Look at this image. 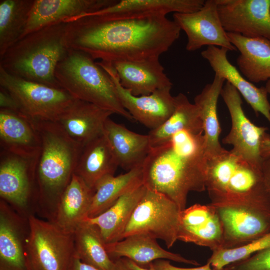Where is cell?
I'll return each mask as SVG.
<instances>
[{"label":"cell","mask_w":270,"mask_h":270,"mask_svg":"<svg viewBox=\"0 0 270 270\" xmlns=\"http://www.w3.org/2000/svg\"><path fill=\"white\" fill-rule=\"evenodd\" d=\"M228 266L230 270H270V248Z\"/></svg>","instance_id":"36"},{"label":"cell","mask_w":270,"mask_h":270,"mask_svg":"<svg viewBox=\"0 0 270 270\" xmlns=\"http://www.w3.org/2000/svg\"><path fill=\"white\" fill-rule=\"evenodd\" d=\"M113 114L76 99L56 122L70 138L84 146L104 134L106 122Z\"/></svg>","instance_id":"23"},{"label":"cell","mask_w":270,"mask_h":270,"mask_svg":"<svg viewBox=\"0 0 270 270\" xmlns=\"http://www.w3.org/2000/svg\"><path fill=\"white\" fill-rule=\"evenodd\" d=\"M74 238L76 256L82 262L101 270H114V262L97 226L84 220L74 232Z\"/></svg>","instance_id":"33"},{"label":"cell","mask_w":270,"mask_h":270,"mask_svg":"<svg viewBox=\"0 0 270 270\" xmlns=\"http://www.w3.org/2000/svg\"><path fill=\"white\" fill-rule=\"evenodd\" d=\"M34 0H0V58L22 36Z\"/></svg>","instance_id":"34"},{"label":"cell","mask_w":270,"mask_h":270,"mask_svg":"<svg viewBox=\"0 0 270 270\" xmlns=\"http://www.w3.org/2000/svg\"><path fill=\"white\" fill-rule=\"evenodd\" d=\"M28 220V270H70L76 257L74 234L32 214Z\"/></svg>","instance_id":"7"},{"label":"cell","mask_w":270,"mask_h":270,"mask_svg":"<svg viewBox=\"0 0 270 270\" xmlns=\"http://www.w3.org/2000/svg\"><path fill=\"white\" fill-rule=\"evenodd\" d=\"M180 28L166 16L112 20L86 16L66 22L68 48L114 62L160 57L178 38Z\"/></svg>","instance_id":"1"},{"label":"cell","mask_w":270,"mask_h":270,"mask_svg":"<svg viewBox=\"0 0 270 270\" xmlns=\"http://www.w3.org/2000/svg\"><path fill=\"white\" fill-rule=\"evenodd\" d=\"M55 77L75 98L134 120L122 106L110 76L88 54L68 48L56 66Z\"/></svg>","instance_id":"6"},{"label":"cell","mask_w":270,"mask_h":270,"mask_svg":"<svg viewBox=\"0 0 270 270\" xmlns=\"http://www.w3.org/2000/svg\"><path fill=\"white\" fill-rule=\"evenodd\" d=\"M264 88L268 94H270V80L266 82Z\"/></svg>","instance_id":"43"},{"label":"cell","mask_w":270,"mask_h":270,"mask_svg":"<svg viewBox=\"0 0 270 270\" xmlns=\"http://www.w3.org/2000/svg\"><path fill=\"white\" fill-rule=\"evenodd\" d=\"M206 190L214 208L240 206L270 218V198L262 169L224 148L206 157Z\"/></svg>","instance_id":"4"},{"label":"cell","mask_w":270,"mask_h":270,"mask_svg":"<svg viewBox=\"0 0 270 270\" xmlns=\"http://www.w3.org/2000/svg\"><path fill=\"white\" fill-rule=\"evenodd\" d=\"M224 30L270 41V0H217Z\"/></svg>","instance_id":"13"},{"label":"cell","mask_w":270,"mask_h":270,"mask_svg":"<svg viewBox=\"0 0 270 270\" xmlns=\"http://www.w3.org/2000/svg\"><path fill=\"white\" fill-rule=\"evenodd\" d=\"M142 184V167L118 176L104 177L95 186L88 218H94L104 212L122 196Z\"/></svg>","instance_id":"32"},{"label":"cell","mask_w":270,"mask_h":270,"mask_svg":"<svg viewBox=\"0 0 270 270\" xmlns=\"http://www.w3.org/2000/svg\"><path fill=\"white\" fill-rule=\"evenodd\" d=\"M174 21L187 36L186 50L196 51L204 46L236 50L224 30L218 8L217 0H206L199 10L188 13H174Z\"/></svg>","instance_id":"12"},{"label":"cell","mask_w":270,"mask_h":270,"mask_svg":"<svg viewBox=\"0 0 270 270\" xmlns=\"http://www.w3.org/2000/svg\"><path fill=\"white\" fill-rule=\"evenodd\" d=\"M94 194V190L74 174L50 221L64 231L74 234L88 217Z\"/></svg>","instance_id":"25"},{"label":"cell","mask_w":270,"mask_h":270,"mask_svg":"<svg viewBox=\"0 0 270 270\" xmlns=\"http://www.w3.org/2000/svg\"><path fill=\"white\" fill-rule=\"evenodd\" d=\"M128 266L132 270H154L151 267L148 266L146 268L142 267L138 264L134 263V262L131 260L124 258Z\"/></svg>","instance_id":"42"},{"label":"cell","mask_w":270,"mask_h":270,"mask_svg":"<svg viewBox=\"0 0 270 270\" xmlns=\"http://www.w3.org/2000/svg\"><path fill=\"white\" fill-rule=\"evenodd\" d=\"M114 270H132L126 264L124 258H120L114 260Z\"/></svg>","instance_id":"41"},{"label":"cell","mask_w":270,"mask_h":270,"mask_svg":"<svg viewBox=\"0 0 270 270\" xmlns=\"http://www.w3.org/2000/svg\"><path fill=\"white\" fill-rule=\"evenodd\" d=\"M226 80L215 74L211 83L206 84L194 98L200 111L204 130L206 157L215 155L224 148L219 137L221 128L217 113L218 100Z\"/></svg>","instance_id":"30"},{"label":"cell","mask_w":270,"mask_h":270,"mask_svg":"<svg viewBox=\"0 0 270 270\" xmlns=\"http://www.w3.org/2000/svg\"><path fill=\"white\" fill-rule=\"evenodd\" d=\"M146 190L141 184L126 193L104 212L84 220L96 224L106 244L122 240L133 212Z\"/></svg>","instance_id":"29"},{"label":"cell","mask_w":270,"mask_h":270,"mask_svg":"<svg viewBox=\"0 0 270 270\" xmlns=\"http://www.w3.org/2000/svg\"><path fill=\"white\" fill-rule=\"evenodd\" d=\"M98 64L110 76L122 106L134 119L152 130L172 114L175 99L170 94L172 87L158 90L149 95L136 96L121 85L111 62L100 61Z\"/></svg>","instance_id":"11"},{"label":"cell","mask_w":270,"mask_h":270,"mask_svg":"<svg viewBox=\"0 0 270 270\" xmlns=\"http://www.w3.org/2000/svg\"><path fill=\"white\" fill-rule=\"evenodd\" d=\"M204 0H121L95 12L70 19L69 22L86 16L112 20L139 19L166 16L170 12L188 13L200 9Z\"/></svg>","instance_id":"17"},{"label":"cell","mask_w":270,"mask_h":270,"mask_svg":"<svg viewBox=\"0 0 270 270\" xmlns=\"http://www.w3.org/2000/svg\"><path fill=\"white\" fill-rule=\"evenodd\" d=\"M180 210L164 194L146 188L135 208L122 240L143 234L163 240L172 247L178 240Z\"/></svg>","instance_id":"10"},{"label":"cell","mask_w":270,"mask_h":270,"mask_svg":"<svg viewBox=\"0 0 270 270\" xmlns=\"http://www.w3.org/2000/svg\"><path fill=\"white\" fill-rule=\"evenodd\" d=\"M175 108L172 114L158 128L148 134L151 148L160 146L169 140L176 133L186 130L204 133L203 124L197 106L191 103L182 93L174 96Z\"/></svg>","instance_id":"31"},{"label":"cell","mask_w":270,"mask_h":270,"mask_svg":"<svg viewBox=\"0 0 270 270\" xmlns=\"http://www.w3.org/2000/svg\"><path fill=\"white\" fill-rule=\"evenodd\" d=\"M66 26L60 22L26 35L0 58V66L24 80L61 88L55 70L68 49Z\"/></svg>","instance_id":"5"},{"label":"cell","mask_w":270,"mask_h":270,"mask_svg":"<svg viewBox=\"0 0 270 270\" xmlns=\"http://www.w3.org/2000/svg\"><path fill=\"white\" fill-rule=\"evenodd\" d=\"M119 166L104 134L85 144L79 157L74 174L94 190L104 177L114 175Z\"/></svg>","instance_id":"28"},{"label":"cell","mask_w":270,"mask_h":270,"mask_svg":"<svg viewBox=\"0 0 270 270\" xmlns=\"http://www.w3.org/2000/svg\"><path fill=\"white\" fill-rule=\"evenodd\" d=\"M231 44L240 52L236 58L238 70L252 83L270 80V41L264 38H249L227 32Z\"/></svg>","instance_id":"27"},{"label":"cell","mask_w":270,"mask_h":270,"mask_svg":"<svg viewBox=\"0 0 270 270\" xmlns=\"http://www.w3.org/2000/svg\"><path fill=\"white\" fill-rule=\"evenodd\" d=\"M70 270H101L94 266L82 262L76 256L75 257Z\"/></svg>","instance_id":"40"},{"label":"cell","mask_w":270,"mask_h":270,"mask_svg":"<svg viewBox=\"0 0 270 270\" xmlns=\"http://www.w3.org/2000/svg\"><path fill=\"white\" fill-rule=\"evenodd\" d=\"M106 247L112 260L126 258L144 268L160 259L200 266L195 260L186 258L180 254L164 249L158 244L156 238L146 234H132L120 240L106 244Z\"/></svg>","instance_id":"24"},{"label":"cell","mask_w":270,"mask_h":270,"mask_svg":"<svg viewBox=\"0 0 270 270\" xmlns=\"http://www.w3.org/2000/svg\"><path fill=\"white\" fill-rule=\"evenodd\" d=\"M148 266L151 267L154 270H230L228 266L221 270L214 269L208 262L204 265L197 268H180L173 266L169 260L164 259L156 260L150 263L146 267Z\"/></svg>","instance_id":"37"},{"label":"cell","mask_w":270,"mask_h":270,"mask_svg":"<svg viewBox=\"0 0 270 270\" xmlns=\"http://www.w3.org/2000/svg\"><path fill=\"white\" fill-rule=\"evenodd\" d=\"M0 140L3 150L36 160L41 139L33 122L21 114L0 108Z\"/></svg>","instance_id":"21"},{"label":"cell","mask_w":270,"mask_h":270,"mask_svg":"<svg viewBox=\"0 0 270 270\" xmlns=\"http://www.w3.org/2000/svg\"><path fill=\"white\" fill-rule=\"evenodd\" d=\"M262 172L264 186L270 198V156L262 162Z\"/></svg>","instance_id":"39"},{"label":"cell","mask_w":270,"mask_h":270,"mask_svg":"<svg viewBox=\"0 0 270 270\" xmlns=\"http://www.w3.org/2000/svg\"><path fill=\"white\" fill-rule=\"evenodd\" d=\"M28 216L0 200V270H28L26 244Z\"/></svg>","instance_id":"15"},{"label":"cell","mask_w":270,"mask_h":270,"mask_svg":"<svg viewBox=\"0 0 270 270\" xmlns=\"http://www.w3.org/2000/svg\"><path fill=\"white\" fill-rule=\"evenodd\" d=\"M230 113L231 128L222 138L224 144L250 164L262 169L264 161L270 156V135L264 126L254 124L247 118L242 107L240 94L226 82L220 93Z\"/></svg>","instance_id":"9"},{"label":"cell","mask_w":270,"mask_h":270,"mask_svg":"<svg viewBox=\"0 0 270 270\" xmlns=\"http://www.w3.org/2000/svg\"><path fill=\"white\" fill-rule=\"evenodd\" d=\"M206 160L204 133L178 132L151 148L142 166L144 184L182 210L189 192L206 190Z\"/></svg>","instance_id":"2"},{"label":"cell","mask_w":270,"mask_h":270,"mask_svg":"<svg viewBox=\"0 0 270 270\" xmlns=\"http://www.w3.org/2000/svg\"><path fill=\"white\" fill-rule=\"evenodd\" d=\"M0 87L14 98L19 113L33 122H56L76 100L62 88L24 80L0 66Z\"/></svg>","instance_id":"8"},{"label":"cell","mask_w":270,"mask_h":270,"mask_svg":"<svg viewBox=\"0 0 270 270\" xmlns=\"http://www.w3.org/2000/svg\"><path fill=\"white\" fill-rule=\"evenodd\" d=\"M116 2L115 0H34L21 38L48 25L64 22L70 18L95 12Z\"/></svg>","instance_id":"20"},{"label":"cell","mask_w":270,"mask_h":270,"mask_svg":"<svg viewBox=\"0 0 270 270\" xmlns=\"http://www.w3.org/2000/svg\"><path fill=\"white\" fill-rule=\"evenodd\" d=\"M178 240L210 248H222V228L217 210L212 205L195 204L181 210Z\"/></svg>","instance_id":"18"},{"label":"cell","mask_w":270,"mask_h":270,"mask_svg":"<svg viewBox=\"0 0 270 270\" xmlns=\"http://www.w3.org/2000/svg\"><path fill=\"white\" fill-rule=\"evenodd\" d=\"M216 208L222 228L221 248L241 246L270 232V218L258 210L240 206Z\"/></svg>","instance_id":"16"},{"label":"cell","mask_w":270,"mask_h":270,"mask_svg":"<svg viewBox=\"0 0 270 270\" xmlns=\"http://www.w3.org/2000/svg\"><path fill=\"white\" fill-rule=\"evenodd\" d=\"M104 134L119 166L127 172L142 167L151 150L148 134L132 132L110 118L106 122Z\"/></svg>","instance_id":"26"},{"label":"cell","mask_w":270,"mask_h":270,"mask_svg":"<svg viewBox=\"0 0 270 270\" xmlns=\"http://www.w3.org/2000/svg\"><path fill=\"white\" fill-rule=\"evenodd\" d=\"M0 108L19 112L18 104L14 98L1 87H0Z\"/></svg>","instance_id":"38"},{"label":"cell","mask_w":270,"mask_h":270,"mask_svg":"<svg viewBox=\"0 0 270 270\" xmlns=\"http://www.w3.org/2000/svg\"><path fill=\"white\" fill-rule=\"evenodd\" d=\"M228 51L224 48L208 46L201 52V56L208 62L215 74L236 89L256 115L262 114L270 124V103L266 88H258L248 80L228 60Z\"/></svg>","instance_id":"19"},{"label":"cell","mask_w":270,"mask_h":270,"mask_svg":"<svg viewBox=\"0 0 270 270\" xmlns=\"http://www.w3.org/2000/svg\"><path fill=\"white\" fill-rule=\"evenodd\" d=\"M160 57L112 62L121 85L136 96L149 95L156 90L172 87Z\"/></svg>","instance_id":"22"},{"label":"cell","mask_w":270,"mask_h":270,"mask_svg":"<svg viewBox=\"0 0 270 270\" xmlns=\"http://www.w3.org/2000/svg\"><path fill=\"white\" fill-rule=\"evenodd\" d=\"M36 160L2 150L0 162V196L20 214L28 216Z\"/></svg>","instance_id":"14"},{"label":"cell","mask_w":270,"mask_h":270,"mask_svg":"<svg viewBox=\"0 0 270 270\" xmlns=\"http://www.w3.org/2000/svg\"><path fill=\"white\" fill-rule=\"evenodd\" d=\"M33 123L42 142L34 171L36 209L50 220L74 173L83 146L70 138L56 122Z\"/></svg>","instance_id":"3"},{"label":"cell","mask_w":270,"mask_h":270,"mask_svg":"<svg viewBox=\"0 0 270 270\" xmlns=\"http://www.w3.org/2000/svg\"><path fill=\"white\" fill-rule=\"evenodd\" d=\"M270 248V232L266 235L241 246L221 248L214 251L208 259L212 267L221 270L232 263L247 258L254 254Z\"/></svg>","instance_id":"35"}]
</instances>
